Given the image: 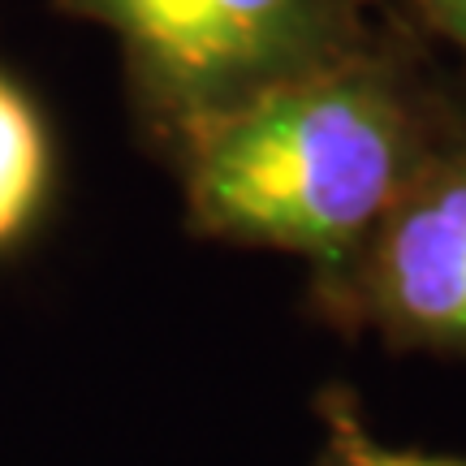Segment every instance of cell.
<instances>
[{
  "mask_svg": "<svg viewBox=\"0 0 466 466\" xmlns=\"http://www.w3.org/2000/svg\"><path fill=\"white\" fill-rule=\"evenodd\" d=\"M316 410L324 419V450L316 466H466V453L398 450L376 441L350 389H324L316 398Z\"/></svg>",
  "mask_w": 466,
  "mask_h": 466,
  "instance_id": "5b68a950",
  "label": "cell"
},
{
  "mask_svg": "<svg viewBox=\"0 0 466 466\" xmlns=\"http://www.w3.org/2000/svg\"><path fill=\"white\" fill-rule=\"evenodd\" d=\"M423 35L445 39L466 56V0H393Z\"/></svg>",
  "mask_w": 466,
  "mask_h": 466,
  "instance_id": "8992f818",
  "label": "cell"
},
{
  "mask_svg": "<svg viewBox=\"0 0 466 466\" xmlns=\"http://www.w3.org/2000/svg\"><path fill=\"white\" fill-rule=\"evenodd\" d=\"M48 130L35 104L0 74V247L26 233L48 195Z\"/></svg>",
  "mask_w": 466,
  "mask_h": 466,
  "instance_id": "277c9868",
  "label": "cell"
},
{
  "mask_svg": "<svg viewBox=\"0 0 466 466\" xmlns=\"http://www.w3.org/2000/svg\"><path fill=\"white\" fill-rule=\"evenodd\" d=\"M311 311L341 337L466 359V130L432 156L341 272L311 281Z\"/></svg>",
  "mask_w": 466,
  "mask_h": 466,
  "instance_id": "3957f363",
  "label": "cell"
},
{
  "mask_svg": "<svg viewBox=\"0 0 466 466\" xmlns=\"http://www.w3.org/2000/svg\"><path fill=\"white\" fill-rule=\"evenodd\" d=\"M458 130L466 74L441 69L428 35L393 5L363 48L264 91L173 168L195 233L302 255L324 281Z\"/></svg>",
  "mask_w": 466,
  "mask_h": 466,
  "instance_id": "6da1fadb",
  "label": "cell"
},
{
  "mask_svg": "<svg viewBox=\"0 0 466 466\" xmlns=\"http://www.w3.org/2000/svg\"><path fill=\"white\" fill-rule=\"evenodd\" d=\"M393 0H56L121 44L130 100L168 165L264 91L363 48Z\"/></svg>",
  "mask_w": 466,
  "mask_h": 466,
  "instance_id": "7a4b0ae2",
  "label": "cell"
}]
</instances>
